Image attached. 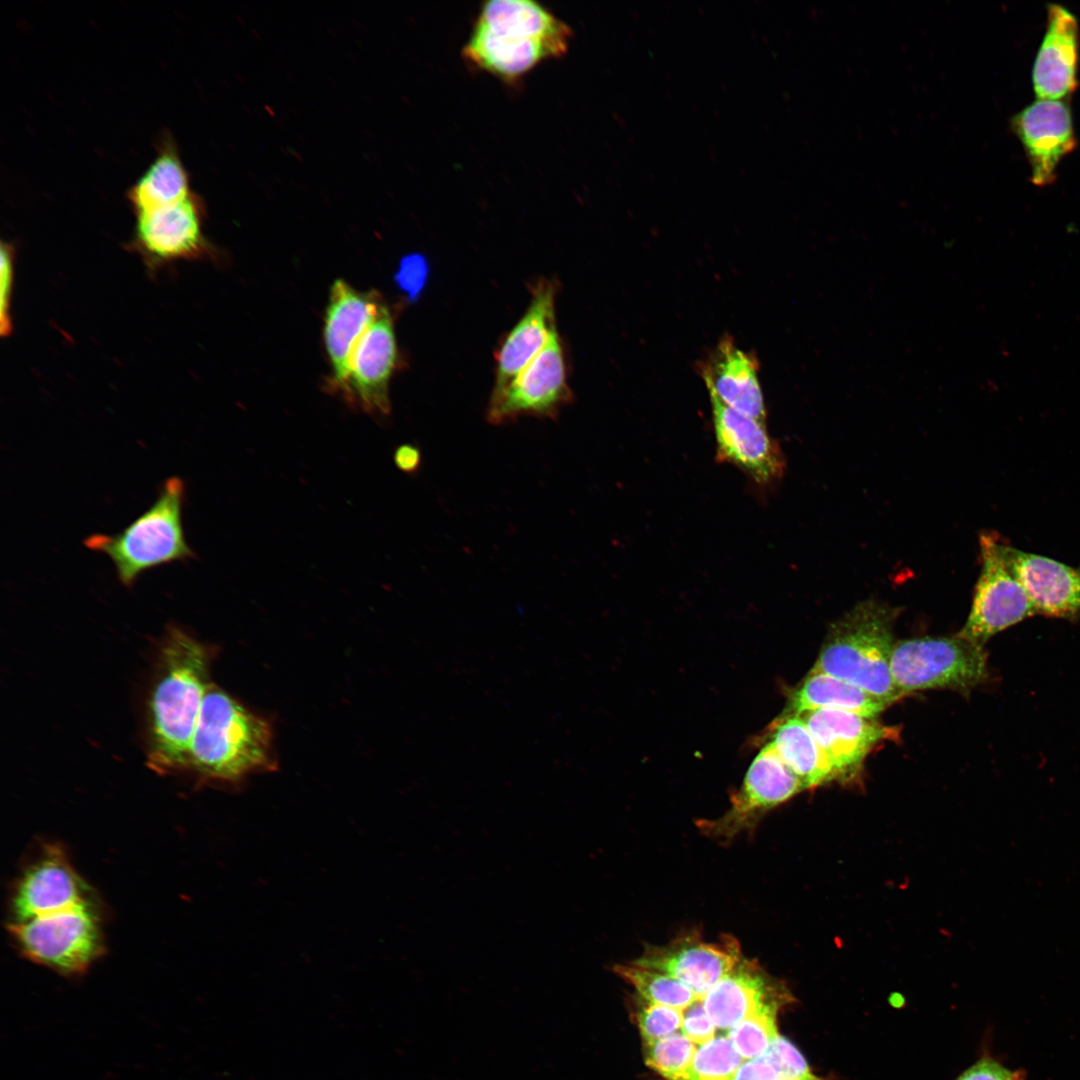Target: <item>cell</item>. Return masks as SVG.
<instances>
[{"mask_svg": "<svg viewBox=\"0 0 1080 1080\" xmlns=\"http://www.w3.org/2000/svg\"><path fill=\"white\" fill-rule=\"evenodd\" d=\"M208 648L178 627L160 644L146 707V755L159 773L186 769L208 681Z\"/></svg>", "mask_w": 1080, "mask_h": 1080, "instance_id": "1", "label": "cell"}, {"mask_svg": "<svg viewBox=\"0 0 1080 1080\" xmlns=\"http://www.w3.org/2000/svg\"><path fill=\"white\" fill-rule=\"evenodd\" d=\"M572 30L531 0H492L476 15L462 57L472 69L514 84L539 64L564 56Z\"/></svg>", "mask_w": 1080, "mask_h": 1080, "instance_id": "2", "label": "cell"}, {"mask_svg": "<svg viewBox=\"0 0 1080 1080\" xmlns=\"http://www.w3.org/2000/svg\"><path fill=\"white\" fill-rule=\"evenodd\" d=\"M269 723L210 683L188 751L187 768L205 781L237 783L276 768Z\"/></svg>", "mask_w": 1080, "mask_h": 1080, "instance_id": "3", "label": "cell"}, {"mask_svg": "<svg viewBox=\"0 0 1080 1080\" xmlns=\"http://www.w3.org/2000/svg\"><path fill=\"white\" fill-rule=\"evenodd\" d=\"M896 610L865 600L831 625L812 670L845 680L887 705L901 695L891 675Z\"/></svg>", "mask_w": 1080, "mask_h": 1080, "instance_id": "4", "label": "cell"}, {"mask_svg": "<svg viewBox=\"0 0 1080 1080\" xmlns=\"http://www.w3.org/2000/svg\"><path fill=\"white\" fill-rule=\"evenodd\" d=\"M185 492L182 478H167L153 504L123 530L113 535L91 534L83 540L84 546L105 554L126 587L148 570L194 559L182 523Z\"/></svg>", "mask_w": 1080, "mask_h": 1080, "instance_id": "5", "label": "cell"}, {"mask_svg": "<svg viewBox=\"0 0 1080 1080\" xmlns=\"http://www.w3.org/2000/svg\"><path fill=\"white\" fill-rule=\"evenodd\" d=\"M102 914L95 897L67 908L8 923L27 959L68 977L83 974L104 952Z\"/></svg>", "mask_w": 1080, "mask_h": 1080, "instance_id": "6", "label": "cell"}, {"mask_svg": "<svg viewBox=\"0 0 1080 1080\" xmlns=\"http://www.w3.org/2000/svg\"><path fill=\"white\" fill-rule=\"evenodd\" d=\"M891 675L901 696L926 689L968 690L987 677L983 646L962 638L922 637L895 642Z\"/></svg>", "mask_w": 1080, "mask_h": 1080, "instance_id": "7", "label": "cell"}, {"mask_svg": "<svg viewBox=\"0 0 1080 1080\" xmlns=\"http://www.w3.org/2000/svg\"><path fill=\"white\" fill-rule=\"evenodd\" d=\"M979 544L981 572L967 621L958 635L984 646L996 633L1036 612L1005 561L1000 538L985 532L980 535Z\"/></svg>", "mask_w": 1080, "mask_h": 1080, "instance_id": "8", "label": "cell"}, {"mask_svg": "<svg viewBox=\"0 0 1080 1080\" xmlns=\"http://www.w3.org/2000/svg\"><path fill=\"white\" fill-rule=\"evenodd\" d=\"M573 398L556 328L539 354L502 391L491 394L487 409L490 424L501 425L521 416L555 419Z\"/></svg>", "mask_w": 1080, "mask_h": 1080, "instance_id": "9", "label": "cell"}, {"mask_svg": "<svg viewBox=\"0 0 1080 1080\" xmlns=\"http://www.w3.org/2000/svg\"><path fill=\"white\" fill-rule=\"evenodd\" d=\"M804 789L800 779L768 742L751 763L727 812L714 820L699 821L697 826L710 838L728 843L751 830L769 810Z\"/></svg>", "mask_w": 1080, "mask_h": 1080, "instance_id": "10", "label": "cell"}, {"mask_svg": "<svg viewBox=\"0 0 1080 1080\" xmlns=\"http://www.w3.org/2000/svg\"><path fill=\"white\" fill-rule=\"evenodd\" d=\"M95 897L64 848L43 844L18 875L9 899V922L49 914Z\"/></svg>", "mask_w": 1080, "mask_h": 1080, "instance_id": "11", "label": "cell"}, {"mask_svg": "<svg viewBox=\"0 0 1080 1080\" xmlns=\"http://www.w3.org/2000/svg\"><path fill=\"white\" fill-rule=\"evenodd\" d=\"M739 942L730 935L715 943L687 933L664 945H647L635 964L664 972L682 982L700 999L743 957Z\"/></svg>", "mask_w": 1080, "mask_h": 1080, "instance_id": "12", "label": "cell"}, {"mask_svg": "<svg viewBox=\"0 0 1080 1080\" xmlns=\"http://www.w3.org/2000/svg\"><path fill=\"white\" fill-rule=\"evenodd\" d=\"M397 359L393 321L383 304L354 346L344 398L371 415L389 414V382Z\"/></svg>", "mask_w": 1080, "mask_h": 1080, "instance_id": "13", "label": "cell"}, {"mask_svg": "<svg viewBox=\"0 0 1080 1080\" xmlns=\"http://www.w3.org/2000/svg\"><path fill=\"white\" fill-rule=\"evenodd\" d=\"M716 456L742 470L758 485H768L784 472V456L765 422L710 399Z\"/></svg>", "mask_w": 1080, "mask_h": 1080, "instance_id": "14", "label": "cell"}, {"mask_svg": "<svg viewBox=\"0 0 1080 1080\" xmlns=\"http://www.w3.org/2000/svg\"><path fill=\"white\" fill-rule=\"evenodd\" d=\"M1011 122L1027 156L1032 183H1053L1060 161L1077 144L1069 105L1063 100L1037 99Z\"/></svg>", "mask_w": 1080, "mask_h": 1080, "instance_id": "15", "label": "cell"}, {"mask_svg": "<svg viewBox=\"0 0 1080 1080\" xmlns=\"http://www.w3.org/2000/svg\"><path fill=\"white\" fill-rule=\"evenodd\" d=\"M790 1000L782 983L768 975L757 960L745 956L702 998L716 1028L726 1032L751 1014Z\"/></svg>", "mask_w": 1080, "mask_h": 1080, "instance_id": "16", "label": "cell"}, {"mask_svg": "<svg viewBox=\"0 0 1080 1080\" xmlns=\"http://www.w3.org/2000/svg\"><path fill=\"white\" fill-rule=\"evenodd\" d=\"M1001 548L1036 613L1069 619L1080 613V569L1003 542Z\"/></svg>", "mask_w": 1080, "mask_h": 1080, "instance_id": "17", "label": "cell"}, {"mask_svg": "<svg viewBox=\"0 0 1080 1080\" xmlns=\"http://www.w3.org/2000/svg\"><path fill=\"white\" fill-rule=\"evenodd\" d=\"M821 749L833 778L855 772L889 728L856 713L818 709L800 715Z\"/></svg>", "mask_w": 1080, "mask_h": 1080, "instance_id": "18", "label": "cell"}, {"mask_svg": "<svg viewBox=\"0 0 1080 1080\" xmlns=\"http://www.w3.org/2000/svg\"><path fill=\"white\" fill-rule=\"evenodd\" d=\"M1079 43L1077 18L1064 6L1050 4L1046 31L1032 71L1037 99L1063 100L1076 90Z\"/></svg>", "mask_w": 1080, "mask_h": 1080, "instance_id": "19", "label": "cell"}, {"mask_svg": "<svg viewBox=\"0 0 1080 1080\" xmlns=\"http://www.w3.org/2000/svg\"><path fill=\"white\" fill-rule=\"evenodd\" d=\"M384 303L376 293H362L343 280L331 287L324 325V341L333 371L334 387L344 394L349 360L357 341Z\"/></svg>", "mask_w": 1080, "mask_h": 1080, "instance_id": "20", "label": "cell"}, {"mask_svg": "<svg viewBox=\"0 0 1080 1080\" xmlns=\"http://www.w3.org/2000/svg\"><path fill=\"white\" fill-rule=\"evenodd\" d=\"M756 358L723 338L703 363L702 377L710 399L765 422L766 409Z\"/></svg>", "mask_w": 1080, "mask_h": 1080, "instance_id": "21", "label": "cell"}, {"mask_svg": "<svg viewBox=\"0 0 1080 1080\" xmlns=\"http://www.w3.org/2000/svg\"><path fill=\"white\" fill-rule=\"evenodd\" d=\"M554 283L538 280L532 287L530 304L506 335L496 352V377L492 394L502 391L539 354L555 324Z\"/></svg>", "mask_w": 1080, "mask_h": 1080, "instance_id": "22", "label": "cell"}, {"mask_svg": "<svg viewBox=\"0 0 1080 1080\" xmlns=\"http://www.w3.org/2000/svg\"><path fill=\"white\" fill-rule=\"evenodd\" d=\"M136 241L158 261L192 258L204 249L198 206L190 195L176 204L137 214Z\"/></svg>", "mask_w": 1080, "mask_h": 1080, "instance_id": "23", "label": "cell"}, {"mask_svg": "<svg viewBox=\"0 0 1080 1080\" xmlns=\"http://www.w3.org/2000/svg\"><path fill=\"white\" fill-rule=\"evenodd\" d=\"M888 705L859 687L811 670L791 696L785 717L800 716L818 709H835L875 718Z\"/></svg>", "mask_w": 1080, "mask_h": 1080, "instance_id": "24", "label": "cell"}, {"mask_svg": "<svg viewBox=\"0 0 1080 1080\" xmlns=\"http://www.w3.org/2000/svg\"><path fill=\"white\" fill-rule=\"evenodd\" d=\"M769 743L805 789L833 779L821 749L800 716L784 717L779 721Z\"/></svg>", "mask_w": 1080, "mask_h": 1080, "instance_id": "25", "label": "cell"}, {"mask_svg": "<svg viewBox=\"0 0 1080 1080\" xmlns=\"http://www.w3.org/2000/svg\"><path fill=\"white\" fill-rule=\"evenodd\" d=\"M186 172L175 152H162L129 193L137 214L167 207L189 197Z\"/></svg>", "mask_w": 1080, "mask_h": 1080, "instance_id": "26", "label": "cell"}, {"mask_svg": "<svg viewBox=\"0 0 1080 1080\" xmlns=\"http://www.w3.org/2000/svg\"><path fill=\"white\" fill-rule=\"evenodd\" d=\"M732 1080H825L815 1075L803 1055L778 1036L759 1058L744 1060Z\"/></svg>", "mask_w": 1080, "mask_h": 1080, "instance_id": "27", "label": "cell"}, {"mask_svg": "<svg viewBox=\"0 0 1080 1080\" xmlns=\"http://www.w3.org/2000/svg\"><path fill=\"white\" fill-rule=\"evenodd\" d=\"M612 969L645 1001L684 1010L700 999L686 985L664 972L634 962L616 964Z\"/></svg>", "mask_w": 1080, "mask_h": 1080, "instance_id": "28", "label": "cell"}, {"mask_svg": "<svg viewBox=\"0 0 1080 1080\" xmlns=\"http://www.w3.org/2000/svg\"><path fill=\"white\" fill-rule=\"evenodd\" d=\"M648 1067L667 1080H686L697 1051V1044L682 1032L644 1043Z\"/></svg>", "mask_w": 1080, "mask_h": 1080, "instance_id": "29", "label": "cell"}, {"mask_svg": "<svg viewBox=\"0 0 1080 1080\" xmlns=\"http://www.w3.org/2000/svg\"><path fill=\"white\" fill-rule=\"evenodd\" d=\"M782 1006H767L727 1031L726 1036L744 1060L762 1057L779 1036L776 1017Z\"/></svg>", "mask_w": 1080, "mask_h": 1080, "instance_id": "30", "label": "cell"}, {"mask_svg": "<svg viewBox=\"0 0 1080 1080\" xmlns=\"http://www.w3.org/2000/svg\"><path fill=\"white\" fill-rule=\"evenodd\" d=\"M743 1061L727 1036H716L697 1048L686 1080H732Z\"/></svg>", "mask_w": 1080, "mask_h": 1080, "instance_id": "31", "label": "cell"}, {"mask_svg": "<svg viewBox=\"0 0 1080 1080\" xmlns=\"http://www.w3.org/2000/svg\"><path fill=\"white\" fill-rule=\"evenodd\" d=\"M637 1023L644 1043L653 1042L678 1032L683 1023V1010L639 999Z\"/></svg>", "mask_w": 1080, "mask_h": 1080, "instance_id": "32", "label": "cell"}, {"mask_svg": "<svg viewBox=\"0 0 1080 1080\" xmlns=\"http://www.w3.org/2000/svg\"><path fill=\"white\" fill-rule=\"evenodd\" d=\"M681 1032L698 1046L716 1037V1026L708 1016L702 999H697L683 1010Z\"/></svg>", "mask_w": 1080, "mask_h": 1080, "instance_id": "33", "label": "cell"}, {"mask_svg": "<svg viewBox=\"0 0 1080 1080\" xmlns=\"http://www.w3.org/2000/svg\"><path fill=\"white\" fill-rule=\"evenodd\" d=\"M1025 1071L1011 1070L989 1055H983L956 1080H1024Z\"/></svg>", "mask_w": 1080, "mask_h": 1080, "instance_id": "34", "label": "cell"}, {"mask_svg": "<svg viewBox=\"0 0 1080 1080\" xmlns=\"http://www.w3.org/2000/svg\"><path fill=\"white\" fill-rule=\"evenodd\" d=\"M13 249L9 244H1L0 272V331L2 336L10 333L12 325L9 315L10 297L13 284Z\"/></svg>", "mask_w": 1080, "mask_h": 1080, "instance_id": "35", "label": "cell"}, {"mask_svg": "<svg viewBox=\"0 0 1080 1080\" xmlns=\"http://www.w3.org/2000/svg\"><path fill=\"white\" fill-rule=\"evenodd\" d=\"M427 270L424 259L420 256H408L401 262L396 280L399 287L408 296L414 297L421 290Z\"/></svg>", "mask_w": 1080, "mask_h": 1080, "instance_id": "36", "label": "cell"}, {"mask_svg": "<svg viewBox=\"0 0 1080 1080\" xmlns=\"http://www.w3.org/2000/svg\"><path fill=\"white\" fill-rule=\"evenodd\" d=\"M394 462L401 471L413 473L421 463L420 450L412 444H403L395 450Z\"/></svg>", "mask_w": 1080, "mask_h": 1080, "instance_id": "37", "label": "cell"}]
</instances>
